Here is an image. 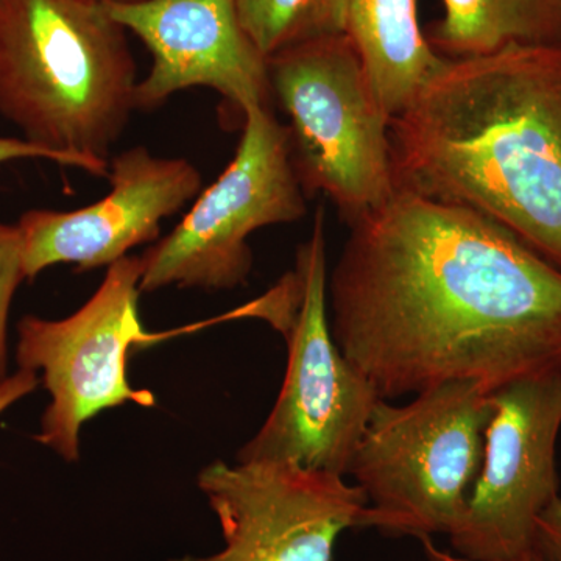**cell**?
<instances>
[{
	"mask_svg": "<svg viewBox=\"0 0 561 561\" xmlns=\"http://www.w3.org/2000/svg\"><path fill=\"white\" fill-rule=\"evenodd\" d=\"M331 332L382 400L561 371V267L474 210L397 190L350 224Z\"/></svg>",
	"mask_w": 561,
	"mask_h": 561,
	"instance_id": "obj_1",
	"label": "cell"
},
{
	"mask_svg": "<svg viewBox=\"0 0 561 561\" xmlns=\"http://www.w3.org/2000/svg\"><path fill=\"white\" fill-rule=\"evenodd\" d=\"M390 144L397 190L482 214L561 267V47L446 58Z\"/></svg>",
	"mask_w": 561,
	"mask_h": 561,
	"instance_id": "obj_2",
	"label": "cell"
},
{
	"mask_svg": "<svg viewBox=\"0 0 561 561\" xmlns=\"http://www.w3.org/2000/svg\"><path fill=\"white\" fill-rule=\"evenodd\" d=\"M136 87L125 31L103 0H0V114L24 139L106 176Z\"/></svg>",
	"mask_w": 561,
	"mask_h": 561,
	"instance_id": "obj_3",
	"label": "cell"
},
{
	"mask_svg": "<svg viewBox=\"0 0 561 561\" xmlns=\"http://www.w3.org/2000/svg\"><path fill=\"white\" fill-rule=\"evenodd\" d=\"M232 317L267 321L283 335L287 367L267 420L238 461H280L346 476L373 409L382 400L343 356L328 316L327 214L317 208L294 271Z\"/></svg>",
	"mask_w": 561,
	"mask_h": 561,
	"instance_id": "obj_4",
	"label": "cell"
},
{
	"mask_svg": "<svg viewBox=\"0 0 561 561\" xmlns=\"http://www.w3.org/2000/svg\"><path fill=\"white\" fill-rule=\"evenodd\" d=\"M491 391L453 381L404 404H376L346 471L367 500L362 529L419 540L451 534L481 471Z\"/></svg>",
	"mask_w": 561,
	"mask_h": 561,
	"instance_id": "obj_5",
	"label": "cell"
},
{
	"mask_svg": "<svg viewBox=\"0 0 561 561\" xmlns=\"http://www.w3.org/2000/svg\"><path fill=\"white\" fill-rule=\"evenodd\" d=\"M272 95L290 125L306 197L323 194L346 224L397 192L390 122L348 36L306 41L268 58Z\"/></svg>",
	"mask_w": 561,
	"mask_h": 561,
	"instance_id": "obj_6",
	"label": "cell"
},
{
	"mask_svg": "<svg viewBox=\"0 0 561 561\" xmlns=\"http://www.w3.org/2000/svg\"><path fill=\"white\" fill-rule=\"evenodd\" d=\"M243 116L241 142L228 168L198 194L183 220L140 256V290L238 289L253 267L250 236L308 213L289 128L267 106Z\"/></svg>",
	"mask_w": 561,
	"mask_h": 561,
	"instance_id": "obj_7",
	"label": "cell"
},
{
	"mask_svg": "<svg viewBox=\"0 0 561 561\" xmlns=\"http://www.w3.org/2000/svg\"><path fill=\"white\" fill-rule=\"evenodd\" d=\"M140 256L122 257L72 316H25L18 323V365L43 373L51 400L36 440L69 463L79 460L80 430L92 416L127 402L140 408L157 404L150 390L133 389L128 382L133 348L161 339L144 331L140 321Z\"/></svg>",
	"mask_w": 561,
	"mask_h": 561,
	"instance_id": "obj_8",
	"label": "cell"
},
{
	"mask_svg": "<svg viewBox=\"0 0 561 561\" xmlns=\"http://www.w3.org/2000/svg\"><path fill=\"white\" fill-rule=\"evenodd\" d=\"M481 471L451 551L474 561H505L535 551L538 518L559 494L561 371L505 383L491 391Z\"/></svg>",
	"mask_w": 561,
	"mask_h": 561,
	"instance_id": "obj_9",
	"label": "cell"
},
{
	"mask_svg": "<svg viewBox=\"0 0 561 561\" xmlns=\"http://www.w3.org/2000/svg\"><path fill=\"white\" fill-rule=\"evenodd\" d=\"M225 548L175 561H332L343 531L360 527L367 500L345 476L280 461H214L197 478Z\"/></svg>",
	"mask_w": 561,
	"mask_h": 561,
	"instance_id": "obj_10",
	"label": "cell"
},
{
	"mask_svg": "<svg viewBox=\"0 0 561 561\" xmlns=\"http://www.w3.org/2000/svg\"><path fill=\"white\" fill-rule=\"evenodd\" d=\"M111 190L73 210L31 209L18 228L25 279L57 264L79 272L110 267L142 243L157 241L161 221L195 201L202 173L186 158H165L136 146L110 160Z\"/></svg>",
	"mask_w": 561,
	"mask_h": 561,
	"instance_id": "obj_11",
	"label": "cell"
},
{
	"mask_svg": "<svg viewBox=\"0 0 561 561\" xmlns=\"http://www.w3.org/2000/svg\"><path fill=\"white\" fill-rule=\"evenodd\" d=\"M125 32L150 50L153 65L136 87V110L176 92L209 88L230 105L271 108L268 60L239 21L236 0H103Z\"/></svg>",
	"mask_w": 561,
	"mask_h": 561,
	"instance_id": "obj_12",
	"label": "cell"
},
{
	"mask_svg": "<svg viewBox=\"0 0 561 561\" xmlns=\"http://www.w3.org/2000/svg\"><path fill=\"white\" fill-rule=\"evenodd\" d=\"M345 35L391 119L446 61L421 32L416 0H346Z\"/></svg>",
	"mask_w": 561,
	"mask_h": 561,
	"instance_id": "obj_13",
	"label": "cell"
},
{
	"mask_svg": "<svg viewBox=\"0 0 561 561\" xmlns=\"http://www.w3.org/2000/svg\"><path fill=\"white\" fill-rule=\"evenodd\" d=\"M431 46L449 60L508 46L561 47V0H442Z\"/></svg>",
	"mask_w": 561,
	"mask_h": 561,
	"instance_id": "obj_14",
	"label": "cell"
},
{
	"mask_svg": "<svg viewBox=\"0 0 561 561\" xmlns=\"http://www.w3.org/2000/svg\"><path fill=\"white\" fill-rule=\"evenodd\" d=\"M239 21L265 58L345 33L346 0H236Z\"/></svg>",
	"mask_w": 561,
	"mask_h": 561,
	"instance_id": "obj_15",
	"label": "cell"
},
{
	"mask_svg": "<svg viewBox=\"0 0 561 561\" xmlns=\"http://www.w3.org/2000/svg\"><path fill=\"white\" fill-rule=\"evenodd\" d=\"M25 279L22 238L18 225L0 221V383L7 375V324L11 301Z\"/></svg>",
	"mask_w": 561,
	"mask_h": 561,
	"instance_id": "obj_16",
	"label": "cell"
},
{
	"mask_svg": "<svg viewBox=\"0 0 561 561\" xmlns=\"http://www.w3.org/2000/svg\"><path fill=\"white\" fill-rule=\"evenodd\" d=\"M535 549L548 561H561V496H557L538 518Z\"/></svg>",
	"mask_w": 561,
	"mask_h": 561,
	"instance_id": "obj_17",
	"label": "cell"
},
{
	"mask_svg": "<svg viewBox=\"0 0 561 561\" xmlns=\"http://www.w3.org/2000/svg\"><path fill=\"white\" fill-rule=\"evenodd\" d=\"M18 160H47L58 162V164L70 165L72 162L57 151L41 147L38 144L32 142L24 138H2L0 136V165L7 162Z\"/></svg>",
	"mask_w": 561,
	"mask_h": 561,
	"instance_id": "obj_18",
	"label": "cell"
},
{
	"mask_svg": "<svg viewBox=\"0 0 561 561\" xmlns=\"http://www.w3.org/2000/svg\"><path fill=\"white\" fill-rule=\"evenodd\" d=\"M39 386V378L36 373L28 370H18L14 375L0 383V415L11 408L14 402L31 394Z\"/></svg>",
	"mask_w": 561,
	"mask_h": 561,
	"instance_id": "obj_19",
	"label": "cell"
},
{
	"mask_svg": "<svg viewBox=\"0 0 561 561\" xmlns=\"http://www.w3.org/2000/svg\"><path fill=\"white\" fill-rule=\"evenodd\" d=\"M421 546H423L424 557H426V561H474L467 559V557H461L459 553L454 551H445V549L438 548L435 545L432 538H421ZM505 561H548L545 557L541 556L540 552L535 549L529 553H524V556L518 557V559L505 560Z\"/></svg>",
	"mask_w": 561,
	"mask_h": 561,
	"instance_id": "obj_20",
	"label": "cell"
}]
</instances>
